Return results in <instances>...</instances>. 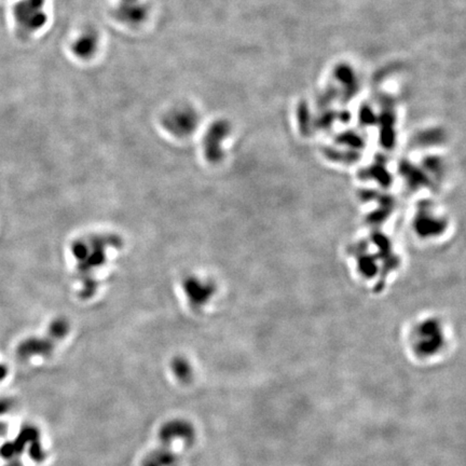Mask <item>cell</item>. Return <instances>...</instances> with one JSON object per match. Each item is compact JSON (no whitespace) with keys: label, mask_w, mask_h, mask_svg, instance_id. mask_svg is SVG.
I'll return each mask as SVG.
<instances>
[{"label":"cell","mask_w":466,"mask_h":466,"mask_svg":"<svg viewBox=\"0 0 466 466\" xmlns=\"http://www.w3.org/2000/svg\"><path fill=\"white\" fill-rule=\"evenodd\" d=\"M198 428L186 417H173L162 422L157 433V440L173 443L189 451L198 442Z\"/></svg>","instance_id":"1"},{"label":"cell","mask_w":466,"mask_h":466,"mask_svg":"<svg viewBox=\"0 0 466 466\" xmlns=\"http://www.w3.org/2000/svg\"><path fill=\"white\" fill-rule=\"evenodd\" d=\"M45 5L46 0H22L16 4L14 16L18 34L29 37L45 26L48 20Z\"/></svg>","instance_id":"2"},{"label":"cell","mask_w":466,"mask_h":466,"mask_svg":"<svg viewBox=\"0 0 466 466\" xmlns=\"http://www.w3.org/2000/svg\"><path fill=\"white\" fill-rule=\"evenodd\" d=\"M183 288L188 304L194 311L203 310L216 292V286L213 282L196 275L185 279Z\"/></svg>","instance_id":"3"},{"label":"cell","mask_w":466,"mask_h":466,"mask_svg":"<svg viewBox=\"0 0 466 466\" xmlns=\"http://www.w3.org/2000/svg\"><path fill=\"white\" fill-rule=\"evenodd\" d=\"M186 450L169 442L158 440V445L150 449L141 461V466H183Z\"/></svg>","instance_id":"4"},{"label":"cell","mask_w":466,"mask_h":466,"mask_svg":"<svg viewBox=\"0 0 466 466\" xmlns=\"http://www.w3.org/2000/svg\"><path fill=\"white\" fill-rule=\"evenodd\" d=\"M163 123L166 131L171 132L174 137H185L196 129L198 115L191 108H175L164 117Z\"/></svg>","instance_id":"5"},{"label":"cell","mask_w":466,"mask_h":466,"mask_svg":"<svg viewBox=\"0 0 466 466\" xmlns=\"http://www.w3.org/2000/svg\"><path fill=\"white\" fill-rule=\"evenodd\" d=\"M229 135V127L226 123H215L204 137L203 149L210 162H218L223 158V143Z\"/></svg>","instance_id":"6"},{"label":"cell","mask_w":466,"mask_h":466,"mask_svg":"<svg viewBox=\"0 0 466 466\" xmlns=\"http://www.w3.org/2000/svg\"><path fill=\"white\" fill-rule=\"evenodd\" d=\"M170 371L173 378L181 386L191 383L196 376L194 364L185 355H176L171 359Z\"/></svg>","instance_id":"7"},{"label":"cell","mask_w":466,"mask_h":466,"mask_svg":"<svg viewBox=\"0 0 466 466\" xmlns=\"http://www.w3.org/2000/svg\"><path fill=\"white\" fill-rule=\"evenodd\" d=\"M118 16L123 22L141 23L147 14L146 6L141 3V0H121L119 5Z\"/></svg>","instance_id":"8"},{"label":"cell","mask_w":466,"mask_h":466,"mask_svg":"<svg viewBox=\"0 0 466 466\" xmlns=\"http://www.w3.org/2000/svg\"><path fill=\"white\" fill-rule=\"evenodd\" d=\"M97 45L98 38L95 33L88 31L75 41L73 50L78 58H89L95 53Z\"/></svg>","instance_id":"9"}]
</instances>
